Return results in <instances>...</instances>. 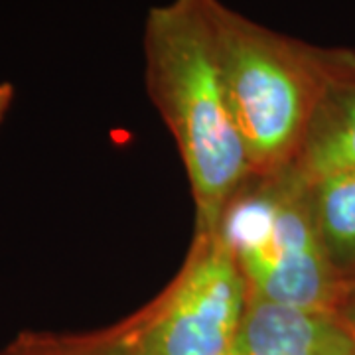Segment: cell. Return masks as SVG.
<instances>
[{"label":"cell","instance_id":"6da1fadb","mask_svg":"<svg viewBox=\"0 0 355 355\" xmlns=\"http://www.w3.org/2000/svg\"><path fill=\"white\" fill-rule=\"evenodd\" d=\"M154 103L174 132L198 205L202 237L253 174L229 103L214 0H172L153 8L144 34Z\"/></svg>","mask_w":355,"mask_h":355},{"label":"cell","instance_id":"7a4b0ae2","mask_svg":"<svg viewBox=\"0 0 355 355\" xmlns=\"http://www.w3.org/2000/svg\"><path fill=\"white\" fill-rule=\"evenodd\" d=\"M229 103L253 174H270L304 144L331 89L352 81L355 60L284 38L214 0Z\"/></svg>","mask_w":355,"mask_h":355},{"label":"cell","instance_id":"3957f363","mask_svg":"<svg viewBox=\"0 0 355 355\" xmlns=\"http://www.w3.org/2000/svg\"><path fill=\"white\" fill-rule=\"evenodd\" d=\"M216 235L235 259L251 296L334 312L338 284L331 259L296 182L237 193Z\"/></svg>","mask_w":355,"mask_h":355},{"label":"cell","instance_id":"277c9868","mask_svg":"<svg viewBox=\"0 0 355 355\" xmlns=\"http://www.w3.org/2000/svg\"><path fill=\"white\" fill-rule=\"evenodd\" d=\"M251 292L217 235L202 237L172 292L135 334V355H225Z\"/></svg>","mask_w":355,"mask_h":355},{"label":"cell","instance_id":"5b68a950","mask_svg":"<svg viewBox=\"0 0 355 355\" xmlns=\"http://www.w3.org/2000/svg\"><path fill=\"white\" fill-rule=\"evenodd\" d=\"M225 355H355V330L328 310L251 296Z\"/></svg>","mask_w":355,"mask_h":355},{"label":"cell","instance_id":"8992f818","mask_svg":"<svg viewBox=\"0 0 355 355\" xmlns=\"http://www.w3.org/2000/svg\"><path fill=\"white\" fill-rule=\"evenodd\" d=\"M322 119L306 137L296 184L312 188L334 174L355 172V83L334 87L320 105Z\"/></svg>","mask_w":355,"mask_h":355},{"label":"cell","instance_id":"52a82bcc","mask_svg":"<svg viewBox=\"0 0 355 355\" xmlns=\"http://www.w3.org/2000/svg\"><path fill=\"white\" fill-rule=\"evenodd\" d=\"M316 191V225L330 259L355 261V172L324 178Z\"/></svg>","mask_w":355,"mask_h":355},{"label":"cell","instance_id":"ba28073f","mask_svg":"<svg viewBox=\"0 0 355 355\" xmlns=\"http://www.w3.org/2000/svg\"><path fill=\"white\" fill-rule=\"evenodd\" d=\"M0 355H135V336L109 347H83L79 343L53 338H26Z\"/></svg>","mask_w":355,"mask_h":355},{"label":"cell","instance_id":"9c48e42d","mask_svg":"<svg viewBox=\"0 0 355 355\" xmlns=\"http://www.w3.org/2000/svg\"><path fill=\"white\" fill-rule=\"evenodd\" d=\"M12 97H14L12 85L2 83V85H0V119L4 116L6 111H8V107H10V103H12Z\"/></svg>","mask_w":355,"mask_h":355}]
</instances>
